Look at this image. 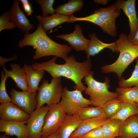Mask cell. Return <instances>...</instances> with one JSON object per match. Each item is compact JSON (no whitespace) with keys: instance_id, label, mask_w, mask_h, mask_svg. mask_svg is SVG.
Wrapping results in <instances>:
<instances>
[{"instance_id":"6da1fadb","label":"cell","mask_w":138,"mask_h":138,"mask_svg":"<svg viewBox=\"0 0 138 138\" xmlns=\"http://www.w3.org/2000/svg\"><path fill=\"white\" fill-rule=\"evenodd\" d=\"M57 57L54 56L50 60L41 63H35L30 65L36 70H44L49 73L52 78L64 77L73 81L75 85L73 86L75 90L82 92L84 91L87 87L82 82L83 78L90 73L92 63L90 57H86V59L83 62L77 61L73 55L68 56L64 60L65 64H56Z\"/></svg>"},{"instance_id":"7a4b0ae2","label":"cell","mask_w":138,"mask_h":138,"mask_svg":"<svg viewBox=\"0 0 138 138\" xmlns=\"http://www.w3.org/2000/svg\"><path fill=\"white\" fill-rule=\"evenodd\" d=\"M17 45L21 48L26 46L32 47L35 49L33 57L34 60L50 55L64 59L72 50L66 44L58 43L51 39L39 23L33 32L24 34V38L19 41Z\"/></svg>"},{"instance_id":"3957f363","label":"cell","mask_w":138,"mask_h":138,"mask_svg":"<svg viewBox=\"0 0 138 138\" xmlns=\"http://www.w3.org/2000/svg\"><path fill=\"white\" fill-rule=\"evenodd\" d=\"M115 42L117 52L120 53L118 58L112 64L102 66L101 70L105 73H116L119 79L128 66L138 57V46L131 43L123 33L120 34Z\"/></svg>"},{"instance_id":"277c9868","label":"cell","mask_w":138,"mask_h":138,"mask_svg":"<svg viewBox=\"0 0 138 138\" xmlns=\"http://www.w3.org/2000/svg\"><path fill=\"white\" fill-rule=\"evenodd\" d=\"M121 9L117 1L112 5L106 8H100L93 14L82 17L70 16L68 21L71 23L77 21L89 22L100 27L103 31L112 37L117 34L116 20L120 14Z\"/></svg>"},{"instance_id":"5b68a950","label":"cell","mask_w":138,"mask_h":138,"mask_svg":"<svg viewBox=\"0 0 138 138\" xmlns=\"http://www.w3.org/2000/svg\"><path fill=\"white\" fill-rule=\"evenodd\" d=\"M93 73V72L91 71L84 77V80L87 87L84 92L89 96L91 105L102 108L107 101L117 98L118 95L117 92L109 90L110 86L108 77H105L104 82H100L94 78Z\"/></svg>"},{"instance_id":"8992f818","label":"cell","mask_w":138,"mask_h":138,"mask_svg":"<svg viewBox=\"0 0 138 138\" xmlns=\"http://www.w3.org/2000/svg\"><path fill=\"white\" fill-rule=\"evenodd\" d=\"M62 82L61 77L52 78L49 83L47 79L43 80L36 97L37 108L45 104L49 107L59 103L63 90Z\"/></svg>"},{"instance_id":"52a82bcc","label":"cell","mask_w":138,"mask_h":138,"mask_svg":"<svg viewBox=\"0 0 138 138\" xmlns=\"http://www.w3.org/2000/svg\"><path fill=\"white\" fill-rule=\"evenodd\" d=\"M61 99L59 103L66 114H79L91 105L89 99L85 98L82 92L75 90L70 91L66 87L63 88Z\"/></svg>"},{"instance_id":"ba28073f","label":"cell","mask_w":138,"mask_h":138,"mask_svg":"<svg viewBox=\"0 0 138 138\" xmlns=\"http://www.w3.org/2000/svg\"><path fill=\"white\" fill-rule=\"evenodd\" d=\"M66 114L59 103L49 107L45 118L41 137H47L56 133Z\"/></svg>"},{"instance_id":"9c48e42d","label":"cell","mask_w":138,"mask_h":138,"mask_svg":"<svg viewBox=\"0 0 138 138\" xmlns=\"http://www.w3.org/2000/svg\"><path fill=\"white\" fill-rule=\"evenodd\" d=\"M49 107L43 106L37 108L30 115L27 121V133L28 138H41L45 117Z\"/></svg>"},{"instance_id":"30bf717a","label":"cell","mask_w":138,"mask_h":138,"mask_svg":"<svg viewBox=\"0 0 138 138\" xmlns=\"http://www.w3.org/2000/svg\"><path fill=\"white\" fill-rule=\"evenodd\" d=\"M10 94L11 102L28 114L30 115L37 109V92L33 93L29 91H20L12 88Z\"/></svg>"},{"instance_id":"8fae6325","label":"cell","mask_w":138,"mask_h":138,"mask_svg":"<svg viewBox=\"0 0 138 138\" xmlns=\"http://www.w3.org/2000/svg\"><path fill=\"white\" fill-rule=\"evenodd\" d=\"M30 116L11 102L0 105L1 120L11 121H27Z\"/></svg>"},{"instance_id":"7c38bea8","label":"cell","mask_w":138,"mask_h":138,"mask_svg":"<svg viewBox=\"0 0 138 138\" xmlns=\"http://www.w3.org/2000/svg\"><path fill=\"white\" fill-rule=\"evenodd\" d=\"M74 27V30L72 33L61 34L56 37L67 42L70 47L76 51H85L89 44L90 40L84 36L82 28L79 25H75Z\"/></svg>"},{"instance_id":"4fadbf2b","label":"cell","mask_w":138,"mask_h":138,"mask_svg":"<svg viewBox=\"0 0 138 138\" xmlns=\"http://www.w3.org/2000/svg\"><path fill=\"white\" fill-rule=\"evenodd\" d=\"M121 9L128 17L129 20L130 32L128 36L129 39L132 38L138 29V18L136 10L135 0L117 1Z\"/></svg>"},{"instance_id":"5bb4252c","label":"cell","mask_w":138,"mask_h":138,"mask_svg":"<svg viewBox=\"0 0 138 138\" xmlns=\"http://www.w3.org/2000/svg\"><path fill=\"white\" fill-rule=\"evenodd\" d=\"M20 1L14 0L12 4L10 10V18L17 28L25 34L29 33V30L34 28L19 6Z\"/></svg>"},{"instance_id":"9a60e30c","label":"cell","mask_w":138,"mask_h":138,"mask_svg":"<svg viewBox=\"0 0 138 138\" xmlns=\"http://www.w3.org/2000/svg\"><path fill=\"white\" fill-rule=\"evenodd\" d=\"M27 121H11L0 120V132L7 136H16L17 138H28Z\"/></svg>"},{"instance_id":"2e32d148","label":"cell","mask_w":138,"mask_h":138,"mask_svg":"<svg viewBox=\"0 0 138 138\" xmlns=\"http://www.w3.org/2000/svg\"><path fill=\"white\" fill-rule=\"evenodd\" d=\"M82 121L79 114L75 115L66 114L56 132L58 138H69Z\"/></svg>"},{"instance_id":"e0dca14e","label":"cell","mask_w":138,"mask_h":138,"mask_svg":"<svg viewBox=\"0 0 138 138\" xmlns=\"http://www.w3.org/2000/svg\"><path fill=\"white\" fill-rule=\"evenodd\" d=\"M11 70H7L5 67L3 70L7 77L11 78L16 83V86L22 91H29L26 74L22 67L16 63L10 64Z\"/></svg>"},{"instance_id":"ac0fdd59","label":"cell","mask_w":138,"mask_h":138,"mask_svg":"<svg viewBox=\"0 0 138 138\" xmlns=\"http://www.w3.org/2000/svg\"><path fill=\"white\" fill-rule=\"evenodd\" d=\"M88 36L90 40L88 45L85 51L87 57L95 55L106 48H109L113 52H117L115 42L110 43L103 42L98 39L95 32L89 34Z\"/></svg>"},{"instance_id":"d6986e66","label":"cell","mask_w":138,"mask_h":138,"mask_svg":"<svg viewBox=\"0 0 138 138\" xmlns=\"http://www.w3.org/2000/svg\"><path fill=\"white\" fill-rule=\"evenodd\" d=\"M70 16L55 14L51 16L43 17L40 15L36 16V17L45 32H50L55 27L65 22H67Z\"/></svg>"},{"instance_id":"ffe728a7","label":"cell","mask_w":138,"mask_h":138,"mask_svg":"<svg viewBox=\"0 0 138 138\" xmlns=\"http://www.w3.org/2000/svg\"><path fill=\"white\" fill-rule=\"evenodd\" d=\"M119 136L122 138H138V114L122 121Z\"/></svg>"},{"instance_id":"44dd1931","label":"cell","mask_w":138,"mask_h":138,"mask_svg":"<svg viewBox=\"0 0 138 138\" xmlns=\"http://www.w3.org/2000/svg\"><path fill=\"white\" fill-rule=\"evenodd\" d=\"M22 68L26 73L29 91L37 93L39 83L43 77L45 71L35 70L28 65H25Z\"/></svg>"},{"instance_id":"7402d4cb","label":"cell","mask_w":138,"mask_h":138,"mask_svg":"<svg viewBox=\"0 0 138 138\" xmlns=\"http://www.w3.org/2000/svg\"><path fill=\"white\" fill-rule=\"evenodd\" d=\"M108 119L98 118L82 120L77 129L72 134L69 138L81 137L93 129L101 126Z\"/></svg>"},{"instance_id":"603a6c76","label":"cell","mask_w":138,"mask_h":138,"mask_svg":"<svg viewBox=\"0 0 138 138\" xmlns=\"http://www.w3.org/2000/svg\"><path fill=\"white\" fill-rule=\"evenodd\" d=\"M84 2L82 0H70L64 4L60 5L55 9V13L59 14L70 16L82 8Z\"/></svg>"},{"instance_id":"cb8c5ba5","label":"cell","mask_w":138,"mask_h":138,"mask_svg":"<svg viewBox=\"0 0 138 138\" xmlns=\"http://www.w3.org/2000/svg\"><path fill=\"white\" fill-rule=\"evenodd\" d=\"M122 122L115 119H108L101 126L104 138H114L119 136Z\"/></svg>"},{"instance_id":"d4e9b609","label":"cell","mask_w":138,"mask_h":138,"mask_svg":"<svg viewBox=\"0 0 138 138\" xmlns=\"http://www.w3.org/2000/svg\"><path fill=\"white\" fill-rule=\"evenodd\" d=\"M116 92L118 95L117 98L123 103L135 102L138 96V87H117Z\"/></svg>"},{"instance_id":"484cf974","label":"cell","mask_w":138,"mask_h":138,"mask_svg":"<svg viewBox=\"0 0 138 138\" xmlns=\"http://www.w3.org/2000/svg\"><path fill=\"white\" fill-rule=\"evenodd\" d=\"M138 114V106L135 102L123 103L119 112L110 119L124 121L131 116Z\"/></svg>"},{"instance_id":"4316f807","label":"cell","mask_w":138,"mask_h":138,"mask_svg":"<svg viewBox=\"0 0 138 138\" xmlns=\"http://www.w3.org/2000/svg\"><path fill=\"white\" fill-rule=\"evenodd\" d=\"M79 116L82 120L93 118L108 119L102 108L98 107H87L79 114Z\"/></svg>"},{"instance_id":"83f0119b","label":"cell","mask_w":138,"mask_h":138,"mask_svg":"<svg viewBox=\"0 0 138 138\" xmlns=\"http://www.w3.org/2000/svg\"><path fill=\"white\" fill-rule=\"evenodd\" d=\"M123 103L117 98L111 99L106 103L102 108L107 118L110 119L116 114L121 108Z\"/></svg>"},{"instance_id":"f1b7e54d","label":"cell","mask_w":138,"mask_h":138,"mask_svg":"<svg viewBox=\"0 0 138 138\" xmlns=\"http://www.w3.org/2000/svg\"><path fill=\"white\" fill-rule=\"evenodd\" d=\"M136 64L131 76L125 79L123 77L119 79V86L122 88H129L134 86L138 87V57L136 59Z\"/></svg>"},{"instance_id":"f546056e","label":"cell","mask_w":138,"mask_h":138,"mask_svg":"<svg viewBox=\"0 0 138 138\" xmlns=\"http://www.w3.org/2000/svg\"><path fill=\"white\" fill-rule=\"evenodd\" d=\"M10 10L6 11L0 16V31L5 29L11 30L16 28L10 18Z\"/></svg>"},{"instance_id":"4dcf8cb0","label":"cell","mask_w":138,"mask_h":138,"mask_svg":"<svg viewBox=\"0 0 138 138\" xmlns=\"http://www.w3.org/2000/svg\"><path fill=\"white\" fill-rule=\"evenodd\" d=\"M54 0H36V2L40 5L41 8L42 16L45 17L48 14L51 15L55 14V9L53 7Z\"/></svg>"},{"instance_id":"1f68e13d","label":"cell","mask_w":138,"mask_h":138,"mask_svg":"<svg viewBox=\"0 0 138 138\" xmlns=\"http://www.w3.org/2000/svg\"><path fill=\"white\" fill-rule=\"evenodd\" d=\"M8 78L3 70L1 73L0 84V102L3 103L11 102V98L7 93L5 86L6 80Z\"/></svg>"},{"instance_id":"d6a6232c","label":"cell","mask_w":138,"mask_h":138,"mask_svg":"<svg viewBox=\"0 0 138 138\" xmlns=\"http://www.w3.org/2000/svg\"><path fill=\"white\" fill-rule=\"evenodd\" d=\"M80 137L85 138H104L101 126L93 129Z\"/></svg>"},{"instance_id":"836d02e7","label":"cell","mask_w":138,"mask_h":138,"mask_svg":"<svg viewBox=\"0 0 138 138\" xmlns=\"http://www.w3.org/2000/svg\"><path fill=\"white\" fill-rule=\"evenodd\" d=\"M17 58V56L14 55L10 58H5L0 56V65L3 67H5L6 63L9 61L15 60Z\"/></svg>"},{"instance_id":"e575fe53","label":"cell","mask_w":138,"mask_h":138,"mask_svg":"<svg viewBox=\"0 0 138 138\" xmlns=\"http://www.w3.org/2000/svg\"><path fill=\"white\" fill-rule=\"evenodd\" d=\"M23 9L28 15L30 16L32 14L33 10L30 3L27 4L23 5Z\"/></svg>"},{"instance_id":"d590c367","label":"cell","mask_w":138,"mask_h":138,"mask_svg":"<svg viewBox=\"0 0 138 138\" xmlns=\"http://www.w3.org/2000/svg\"><path fill=\"white\" fill-rule=\"evenodd\" d=\"M129 40L132 44L138 46V29L134 37L132 39Z\"/></svg>"},{"instance_id":"8d00e7d4","label":"cell","mask_w":138,"mask_h":138,"mask_svg":"<svg viewBox=\"0 0 138 138\" xmlns=\"http://www.w3.org/2000/svg\"><path fill=\"white\" fill-rule=\"evenodd\" d=\"M109 1H110L108 0H94V2L95 3L98 4L105 5L108 3Z\"/></svg>"},{"instance_id":"74e56055","label":"cell","mask_w":138,"mask_h":138,"mask_svg":"<svg viewBox=\"0 0 138 138\" xmlns=\"http://www.w3.org/2000/svg\"><path fill=\"white\" fill-rule=\"evenodd\" d=\"M41 138H58L57 135L56 133L47 137Z\"/></svg>"},{"instance_id":"f35d334b","label":"cell","mask_w":138,"mask_h":138,"mask_svg":"<svg viewBox=\"0 0 138 138\" xmlns=\"http://www.w3.org/2000/svg\"><path fill=\"white\" fill-rule=\"evenodd\" d=\"M20 2L22 4V5L26 4L29 3L28 0H20Z\"/></svg>"},{"instance_id":"ab89813d","label":"cell","mask_w":138,"mask_h":138,"mask_svg":"<svg viewBox=\"0 0 138 138\" xmlns=\"http://www.w3.org/2000/svg\"><path fill=\"white\" fill-rule=\"evenodd\" d=\"M0 138H9L7 135L5 134H3L1 135Z\"/></svg>"},{"instance_id":"60d3db41","label":"cell","mask_w":138,"mask_h":138,"mask_svg":"<svg viewBox=\"0 0 138 138\" xmlns=\"http://www.w3.org/2000/svg\"><path fill=\"white\" fill-rule=\"evenodd\" d=\"M135 102L136 104V105L138 106V96H137Z\"/></svg>"},{"instance_id":"b9f144b4","label":"cell","mask_w":138,"mask_h":138,"mask_svg":"<svg viewBox=\"0 0 138 138\" xmlns=\"http://www.w3.org/2000/svg\"><path fill=\"white\" fill-rule=\"evenodd\" d=\"M122 138L121 137H116L115 138Z\"/></svg>"},{"instance_id":"7bdbcfd3","label":"cell","mask_w":138,"mask_h":138,"mask_svg":"<svg viewBox=\"0 0 138 138\" xmlns=\"http://www.w3.org/2000/svg\"><path fill=\"white\" fill-rule=\"evenodd\" d=\"M75 138H85L82 137H77Z\"/></svg>"},{"instance_id":"ee69618b","label":"cell","mask_w":138,"mask_h":138,"mask_svg":"<svg viewBox=\"0 0 138 138\" xmlns=\"http://www.w3.org/2000/svg\"></svg>"}]
</instances>
